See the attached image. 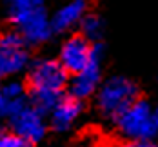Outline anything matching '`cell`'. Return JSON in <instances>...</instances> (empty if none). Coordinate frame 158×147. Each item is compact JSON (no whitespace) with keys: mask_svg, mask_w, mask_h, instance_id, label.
<instances>
[{"mask_svg":"<svg viewBox=\"0 0 158 147\" xmlns=\"http://www.w3.org/2000/svg\"><path fill=\"white\" fill-rule=\"evenodd\" d=\"M2 105H4V96H2V85H0V113H2Z\"/></svg>","mask_w":158,"mask_h":147,"instance_id":"15","label":"cell"},{"mask_svg":"<svg viewBox=\"0 0 158 147\" xmlns=\"http://www.w3.org/2000/svg\"><path fill=\"white\" fill-rule=\"evenodd\" d=\"M155 122H156V129H158V107L155 109Z\"/></svg>","mask_w":158,"mask_h":147,"instance_id":"16","label":"cell"},{"mask_svg":"<svg viewBox=\"0 0 158 147\" xmlns=\"http://www.w3.org/2000/svg\"><path fill=\"white\" fill-rule=\"evenodd\" d=\"M29 65L27 42L18 31L0 35V78H11Z\"/></svg>","mask_w":158,"mask_h":147,"instance_id":"4","label":"cell"},{"mask_svg":"<svg viewBox=\"0 0 158 147\" xmlns=\"http://www.w3.org/2000/svg\"><path fill=\"white\" fill-rule=\"evenodd\" d=\"M136 100L138 87L126 76H113L96 89V107L107 118H116Z\"/></svg>","mask_w":158,"mask_h":147,"instance_id":"2","label":"cell"},{"mask_svg":"<svg viewBox=\"0 0 158 147\" xmlns=\"http://www.w3.org/2000/svg\"><path fill=\"white\" fill-rule=\"evenodd\" d=\"M67 85V71L58 60L44 58L31 65L27 75V87L31 104L42 113H49Z\"/></svg>","mask_w":158,"mask_h":147,"instance_id":"1","label":"cell"},{"mask_svg":"<svg viewBox=\"0 0 158 147\" xmlns=\"http://www.w3.org/2000/svg\"><path fill=\"white\" fill-rule=\"evenodd\" d=\"M11 124V131L27 140L29 144H35L44 138L46 134V120L44 113L38 111L33 104H26L18 113H15L11 118H7Z\"/></svg>","mask_w":158,"mask_h":147,"instance_id":"6","label":"cell"},{"mask_svg":"<svg viewBox=\"0 0 158 147\" xmlns=\"http://www.w3.org/2000/svg\"><path fill=\"white\" fill-rule=\"evenodd\" d=\"M100 55H102L100 46L87 40L84 35H75V36H69L62 44L58 62L62 64V67L67 73L75 75V73H80L82 69H85L93 62V58Z\"/></svg>","mask_w":158,"mask_h":147,"instance_id":"5","label":"cell"},{"mask_svg":"<svg viewBox=\"0 0 158 147\" xmlns=\"http://www.w3.org/2000/svg\"><path fill=\"white\" fill-rule=\"evenodd\" d=\"M0 147H31V144L13 131H0Z\"/></svg>","mask_w":158,"mask_h":147,"instance_id":"13","label":"cell"},{"mask_svg":"<svg viewBox=\"0 0 158 147\" xmlns=\"http://www.w3.org/2000/svg\"><path fill=\"white\" fill-rule=\"evenodd\" d=\"M80 29H82V35L87 38V40H98L104 33V20L98 15H93V13H85L84 18L80 20Z\"/></svg>","mask_w":158,"mask_h":147,"instance_id":"11","label":"cell"},{"mask_svg":"<svg viewBox=\"0 0 158 147\" xmlns=\"http://www.w3.org/2000/svg\"><path fill=\"white\" fill-rule=\"evenodd\" d=\"M118 147H155L149 140H129L126 144H122V145Z\"/></svg>","mask_w":158,"mask_h":147,"instance_id":"14","label":"cell"},{"mask_svg":"<svg viewBox=\"0 0 158 147\" xmlns=\"http://www.w3.org/2000/svg\"><path fill=\"white\" fill-rule=\"evenodd\" d=\"M2 96L4 100H20V98H27L26 96V87L24 84L16 80H9L2 85Z\"/></svg>","mask_w":158,"mask_h":147,"instance_id":"12","label":"cell"},{"mask_svg":"<svg viewBox=\"0 0 158 147\" xmlns=\"http://www.w3.org/2000/svg\"><path fill=\"white\" fill-rule=\"evenodd\" d=\"M85 13H87V0H71L51 16V27L56 33L69 31L71 27L78 26Z\"/></svg>","mask_w":158,"mask_h":147,"instance_id":"9","label":"cell"},{"mask_svg":"<svg viewBox=\"0 0 158 147\" xmlns=\"http://www.w3.org/2000/svg\"><path fill=\"white\" fill-rule=\"evenodd\" d=\"M100 56L93 58V62L85 69L73 75V80L69 82V96L77 100H85L96 93L100 85Z\"/></svg>","mask_w":158,"mask_h":147,"instance_id":"7","label":"cell"},{"mask_svg":"<svg viewBox=\"0 0 158 147\" xmlns=\"http://www.w3.org/2000/svg\"><path fill=\"white\" fill-rule=\"evenodd\" d=\"M80 113H82V100H77L73 96H62L58 104L49 111V120L53 129L67 131L78 120Z\"/></svg>","mask_w":158,"mask_h":147,"instance_id":"8","label":"cell"},{"mask_svg":"<svg viewBox=\"0 0 158 147\" xmlns=\"http://www.w3.org/2000/svg\"><path fill=\"white\" fill-rule=\"evenodd\" d=\"M118 131L129 140H151L156 134L155 111L143 100H136L116 118Z\"/></svg>","mask_w":158,"mask_h":147,"instance_id":"3","label":"cell"},{"mask_svg":"<svg viewBox=\"0 0 158 147\" xmlns=\"http://www.w3.org/2000/svg\"><path fill=\"white\" fill-rule=\"evenodd\" d=\"M6 6H7V15L9 20L15 24L16 20L24 18V16L31 15L35 11L46 7L44 6V0H6Z\"/></svg>","mask_w":158,"mask_h":147,"instance_id":"10","label":"cell"}]
</instances>
